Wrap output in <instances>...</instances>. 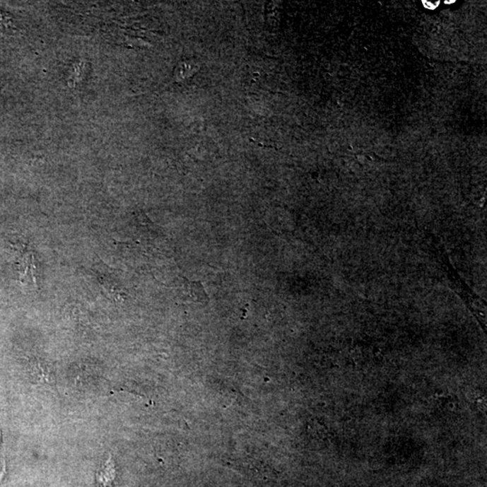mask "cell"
<instances>
[{
  "label": "cell",
  "instance_id": "1",
  "mask_svg": "<svg viewBox=\"0 0 487 487\" xmlns=\"http://www.w3.org/2000/svg\"><path fill=\"white\" fill-rule=\"evenodd\" d=\"M0 442H1V430H0ZM6 471V462L4 455L1 453V450H0V482L3 479V476L5 475Z\"/></svg>",
  "mask_w": 487,
  "mask_h": 487
},
{
  "label": "cell",
  "instance_id": "2",
  "mask_svg": "<svg viewBox=\"0 0 487 487\" xmlns=\"http://www.w3.org/2000/svg\"><path fill=\"white\" fill-rule=\"evenodd\" d=\"M423 3L425 8L430 9V11H434V9H436L438 6H439L440 1V0H437V1H430V0H423Z\"/></svg>",
  "mask_w": 487,
  "mask_h": 487
},
{
  "label": "cell",
  "instance_id": "3",
  "mask_svg": "<svg viewBox=\"0 0 487 487\" xmlns=\"http://www.w3.org/2000/svg\"><path fill=\"white\" fill-rule=\"evenodd\" d=\"M455 2H456V0H450V1H447V0H446V1H445L446 4H450V3H455Z\"/></svg>",
  "mask_w": 487,
  "mask_h": 487
}]
</instances>
